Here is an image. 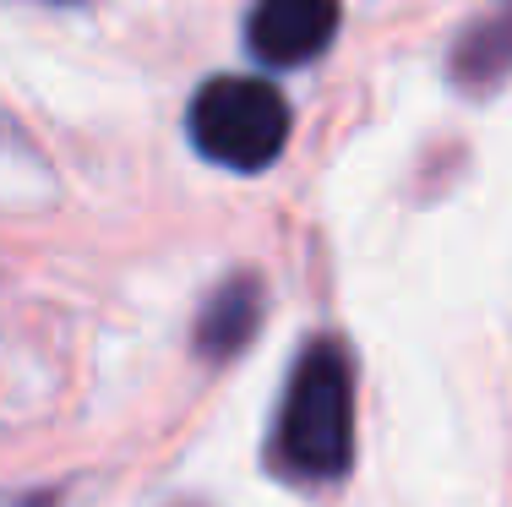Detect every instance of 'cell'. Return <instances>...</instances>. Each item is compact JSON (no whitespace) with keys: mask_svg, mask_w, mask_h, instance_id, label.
<instances>
[{"mask_svg":"<svg viewBox=\"0 0 512 507\" xmlns=\"http://www.w3.org/2000/svg\"><path fill=\"white\" fill-rule=\"evenodd\" d=\"M273 464L289 480H344L355 464V366L338 338H316L289 371Z\"/></svg>","mask_w":512,"mask_h":507,"instance_id":"obj_1","label":"cell"},{"mask_svg":"<svg viewBox=\"0 0 512 507\" xmlns=\"http://www.w3.org/2000/svg\"><path fill=\"white\" fill-rule=\"evenodd\" d=\"M289 104L273 82L256 77H213L191 93L186 137L207 164L235 169V175H262L284 159L289 148Z\"/></svg>","mask_w":512,"mask_h":507,"instance_id":"obj_2","label":"cell"},{"mask_svg":"<svg viewBox=\"0 0 512 507\" xmlns=\"http://www.w3.org/2000/svg\"><path fill=\"white\" fill-rule=\"evenodd\" d=\"M344 22V0H256L246 17V44L267 66H306L327 55Z\"/></svg>","mask_w":512,"mask_h":507,"instance_id":"obj_3","label":"cell"},{"mask_svg":"<svg viewBox=\"0 0 512 507\" xmlns=\"http://www.w3.org/2000/svg\"><path fill=\"white\" fill-rule=\"evenodd\" d=\"M262 311H267L262 273H229V279L207 295V306L197 311V328H191L197 355L213 360V366L235 360L256 338V328H262Z\"/></svg>","mask_w":512,"mask_h":507,"instance_id":"obj_4","label":"cell"},{"mask_svg":"<svg viewBox=\"0 0 512 507\" xmlns=\"http://www.w3.org/2000/svg\"><path fill=\"white\" fill-rule=\"evenodd\" d=\"M447 77L463 93H491L496 82L512 77V0L491 6L458 33L453 55H447Z\"/></svg>","mask_w":512,"mask_h":507,"instance_id":"obj_5","label":"cell"},{"mask_svg":"<svg viewBox=\"0 0 512 507\" xmlns=\"http://www.w3.org/2000/svg\"><path fill=\"white\" fill-rule=\"evenodd\" d=\"M22 507H55V497H28Z\"/></svg>","mask_w":512,"mask_h":507,"instance_id":"obj_6","label":"cell"},{"mask_svg":"<svg viewBox=\"0 0 512 507\" xmlns=\"http://www.w3.org/2000/svg\"><path fill=\"white\" fill-rule=\"evenodd\" d=\"M66 6H71V0H66Z\"/></svg>","mask_w":512,"mask_h":507,"instance_id":"obj_7","label":"cell"}]
</instances>
